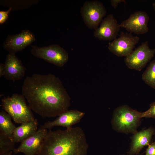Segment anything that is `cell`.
<instances>
[{
    "label": "cell",
    "mask_w": 155,
    "mask_h": 155,
    "mask_svg": "<svg viewBox=\"0 0 155 155\" xmlns=\"http://www.w3.org/2000/svg\"><path fill=\"white\" fill-rule=\"evenodd\" d=\"M144 82L155 89V59L150 63L142 75Z\"/></svg>",
    "instance_id": "ac0fdd59"
},
{
    "label": "cell",
    "mask_w": 155,
    "mask_h": 155,
    "mask_svg": "<svg viewBox=\"0 0 155 155\" xmlns=\"http://www.w3.org/2000/svg\"><path fill=\"white\" fill-rule=\"evenodd\" d=\"M5 70V65L2 63L0 64V77L4 75Z\"/></svg>",
    "instance_id": "cb8c5ba5"
},
{
    "label": "cell",
    "mask_w": 155,
    "mask_h": 155,
    "mask_svg": "<svg viewBox=\"0 0 155 155\" xmlns=\"http://www.w3.org/2000/svg\"><path fill=\"white\" fill-rule=\"evenodd\" d=\"M12 8L10 7L6 11H0V23L2 24L4 23L7 20L8 14L11 11Z\"/></svg>",
    "instance_id": "44dd1931"
},
{
    "label": "cell",
    "mask_w": 155,
    "mask_h": 155,
    "mask_svg": "<svg viewBox=\"0 0 155 155\" xmlns=\"http://www.w3.org/2000/svg\"><path fill=\"white\" fill-rule=\"evenodd\" d=\"M141 117L155 118V102L151 103L150 108L146 111L141 112Z\"/></svg>",
    "instance_id": "ffe728a7"
},
{
    "label": "cell",
    "mask_w": 155,
    "mask_h": 155,
    "mask_svg": "<svg viewBox=\"0 0 155 155\" xmlns=\"http://www.w3.org/2000/svg\"><path fill=\"white\" fill-rule=\"evenodd\" d=\"M1 106L16 123L22 124L35 119L22 95L14 94L4 97L1 100Z\"/></svg>",
    "instance_id": "277c9868"
},
{
    "label": "cell",
    "mask_w": 155,
    "mask_h": 155,
    "mask_svg": "<svg viewBox=\"0 0 155 155\" xmlns=\"http://www.w3.org/2000/svg\"><path fill=\"white\" fill-rule=\"evenodd\" d=\"M141 112L126 105H121L113 111L111 121L113 128L123 133H134L140 125Z\"/></svg>",
    "instance_id": "3957f363"
},
{
    "label": "cell",
    "mask_w": 155,
    "mask_h": 155,
    "mask_svg": "<svg viewBox=\"0 0 155 155\" xmlns=\"http://www.w3.org/2000/svg\"><path fill=\"white\" fill-rule=\"evenodd\" d=\"M155 133V129L150 127L133 133L128 154H138L144 147L151 144L152 137Z\"/></svg>",
    "instance_id": "9a60e30c"
},
{
    "label": "cell",
    "mask_w": 155,
    "mask_h": 155,
    "mask_svg": "<svg viewBox=\"0 0 155 155\" xmlns=\"http://www.w3.org/2000/svg\"><path fill=\"white\" fill-rule=\"evenodd\" d=\"M85 133L79 127L49 131L37 155H87L88 148Z\"/></svg>",
    "instance_id": "7a4b0ae2"
},
{
    "label": "cell",
    "mask_w": 155,
    "mask_h": 155,
    "mask_svg": "<svg viewBox=\"0 0 155 155\" xmlns=\"http://www.w3.org/2000/svg\"><path fill=\"white\" fill-rule=\"evenodd\" d=\"M10 115L5 111L0 112V131L3 132L11 140L16 127L11 121Z\"/></svg>",
    "instance_id": "e0dca14e"
},
{
    "label": "cell",
    "mask_w": 155,
    "mask_h": 155,
    "mask_svg": "<svg viewBox=\"0 0 155 155\" xmlns=\"http://www.w3.org/2000/svg\"><path fill=\"white\" fill-rule=\"evenodd\" d=\"M5 70L4 76L7 80L13 82L21 79L24 76L26 68L15 54L9 53L5 62Z\"/></svg>",
    "instance_id": "5bb4252c"
},
{
    "label": "cell",
    "mask_w": 155,
    "mask_h": 155,
    "mask_svg": "<svg viewBox=\"0 0 155 155\" xmlns=\"http://www.w3.org/2000/svg\"><path fill=\"white\" fill-rule=\"evenodd\" d=\"M84 115V113L76 110H68L58 116L55 120L47 121L41 126L49 129L58 126L69 128L79 122Z\"/></svg>",
    "instance_id": "4fadbf2b"
},
{
    "label": "cell",
    "mask_w": 155,
    "mask_h": 155,
    "mask_svg": "<svg viewBox=\"0 0 155 155\" xmlns=\"http://www.w3.org/2000/svg\"><path fill=\"white\" fill-rule=\"evenodd\" d=\"M80 12L86 25L90 28L95 30L98 28L106 13L103 4L97 0L86 1Z\"/></svg>",
    "instance_id": "8992f818"
},
{
    "label": "cell",
    "mask_w": 155,
    "mask_h": 155,
    "mask_svg": "<svg viewBox=\"0 0 155 155\" xmlns=\"http://www.w3.org/2000/svg\"><path fill=\"white\" fill-rule=\"evenodd\" d=\"M127 155H129V154H128Z\"/></svg>",
    "instance_id": "4316f807"
},
{
    "label": "cell",
    "mask_w": 155,
    "mask_h": 155,
    "mask_svg": "<svg viewBox=\"0 0 155 155\" xmlns=\"http://www.w3.org/2000/svg\"><path fill=\"white\" fill-rule=\"evenodd\" d=\"M35 40L34 34L29 30H26L16 35L8 36L3 46L9 53L15 54L16 53L22 51Z\"/></svg>",
    "instance_id": "30bf717a"
},
{
    "label": "cell",
    "mask_w": 155,
    "mask_h": 155,
    "mask_svg": "<svg viewBox=\"0 0 155 155\" xmlns=\"http://www.w3.org/2000/svg\"><path fill=\"white\" fill-rule=\"evenodd\" d=\"M140 40L137 36L131 33L121 32L119 37L108 43L109 51L117 56L127 57L133 51Z\"/></svg>",
    "instance_id": "ba28073f"
},
{
    "label": "cell",
    "mask_w": 155,
    "mask_h": 155,
    "mask_svg": "<svg viewBox=\"0 0 155 155\" xmlns=\"http://www.w3.org/2000/svg\"><path fill=\"white\" fill-rule=\"evenodd\" d=\"M22 91L30 108L42 117L58 116L70 105L71 98L61 81L51 73L26 77Z\"/></svg>",
    "instance_id": "6da1fadb"
},
{
    "label": "cell",
    "mask_w": 155,
    "mask_h": 155,
    "mask_svg": "<svg viewBox=\"0 0 155 155\" xmlns=\"http://www.w3.org/2000/svg\"><path fill=\"white\" fill-rule=\"evenodd\" d=\"M155 48L150 49L147 41L143 42L124 59L128 68L141 71L153 57Z\"/></svg>",
    "instance_id": "52a82bcc"
},
{
    "label": "cell",
    "mask_w": 155,
    "mask_h": 155,
    "mask_svg": "<svg viewBox=\"0 0 155 155\" xmlns=\"http://www.w3.org/2000/svg\"><path fill=\"white\" fill-rule=\"evenodd\" d=\"M13 151H11L0 154V155H13Z\"/></svg>",
    "instance_id": "d4e9b609"
},
{
    "label": "cell",
    "mask_w": 155,
    "mask_h": 155,
    "mask_svg": "<svg viewBox=\"0 0 155 155\" xmlns=\"http://www.w3.org/2000/svg\"><path fill=\"white\" fill-rule=\"evenodd\" d=\"M48 132L47 129L41 126L34 134L22 141L13 152L15 154L22 153L25 155H37Z\"/></svg>",
    "instance_id": "9c48e42d"
},
{
    "label": "cell",
    "mask_w": 155,
    "mask_h": 155,
    "mask_svg": "<svg viewBox=\"0 0 155 155\" xmlns=\"http://www.w3.org/2000/svg\"><path fill=\"white\" fill-rule=\"evenodd\" d=\"M152 6L153 8V9L154 11H155V2H154L152 3Z\"/></svg>",
    "instance_id": "484cf974"
},
{
    "label": "cell",
    "mask_w": 155,
    "mask_h": 155,
    "mask_svg": "<svg viewBox=\"0 0 155 155\" xmlns=\"http://www.w3.org/2000/svg\"><path fill=\"white\" fill-rule=\"evenodd\" d=\"M32 46L31 52L34 56L56 66L62 67L68 61V53L58 44H52L44 47L36 46Z\"/></svg>",
    "instance_id": "5b68a950"
},
{
    "label": "cell",
    "mask_w": 155,
    "mask_h": 155,
    "mask_svg": "<svg viewBox=\"0 0 155 155\" xmlns=\"http://www.w3.org/2000/svg\"><path fill=\"white\" fill-rule=\"evenodd\" d=\"M149 19L146 12L137 11L132 13L128 18L122 21L120 26L131 34H142L148 32V24Z\"/></svg>",
    "instance_id": "8fae6325"
},
{
    "label": "cell",
    "mask_w": 155,
    "mask_h": 155,
    "mask_svg": "<svg viewBox=\"0 0 155 155\" xmlns=\"http://www.w3.org/2000/svg\"><path fill=\"white\" fill-rule=\"evenodd\" d=\"M111 4L114 9H115L117 7L118 5L122 3H126L125 0H111L110 1Z\"/></svg>",
    "instance_id": "603a6c76"
},
{
    "label": "cell",
    "mask_w": 155,
    "mask_h": 155,
    "mask_svg": "<svg viewBox=\"0 0 155 155\" xmlns=\"http://www.w3.org/2000/svg\"><path fill=\"white\" fill-rule=\"evenodd\" d=\"M38 124L36 119L21 124V125L16 127L11 140L15 143L21 142L37 131Z\"/></svg>",
    "instance_id": "2e32d148"
},
{
    "label": "cell",
    "mask_w": 155,
    "mask_h": 155,
    "mask_svg": "<svg viewBox=\"0 0 155 155\" xmlns=\"http://www.w3.org/2000/svg\"><path fill=\"white\" fill-rule=\"evenodd\" d=\"M145 155H155V142L148 145Z\"/></svg>",
    "instance_id": "7402d4cb"
},
{
    "label": "cell",
    "mask_w": 155,
    "mask_h": 155,
    "mask_svg": "<svg viewBox=\"0 0 155 155\" xmlns=\"http://www.w3.org/2000/svg\"><path fill=\"white\" fill-rule=\"evenodd\" d=\"M120 27L112 14L102 20L99 27L94 32V36L99 40H114L117 38Z\"/></svg>",
    "instance_id": "7c38bea8"
},
{
    "label": "cell",
    "mask_w": 155,
    "mask_h": 155,
    "mask_svg": "<svg viewBox=\"0 0 155 155\" xmlns=\"http://www.w3.org/2000/svg\"><path fill=\"white\" fill-rule=\"evenodd\" d=\"M15 143L3 132L0 131V154L15 149Z\"/></svg>",
    "instance_id": "d6986e66"
}]
</instances>
